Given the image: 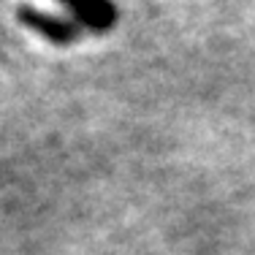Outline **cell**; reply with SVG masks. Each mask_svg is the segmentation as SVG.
Masks as SVG:
<instances>
[{"label": "cell", "instance_id": "6da1fadb", "mask_svg": "<svg viewBox=\"0 0 255 255\" xmlns=\"http://www.w3.org/2000/svg\"><path fill=\"white\" fill-rule=\"evenodd\" d=\"M16 19H19L27 30L38 33L41 38H46L49 44H57V46H71L82 38V25H79V22L54 16V14L38 8V5H33V3H22L19 8H16Z\"/></svg>", "mask_w": 255, "mask_h": 255}, {"label": "cell", "instance_id": "7a4b0ae2", "mask_svg": "<svg viewBox=\"0 0 255 255\" xmlns=\"http://www.w3.org/2000/svg\"><path fill=\"white\" fill-rule=\"evenodd\" d=\"M93 33H106L117 25V3L114 0H57Z\"/></svg>", "mask_w": 255, "mask_h": 255}]
</instances>
